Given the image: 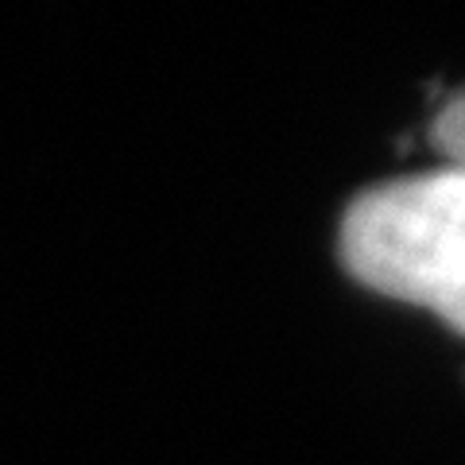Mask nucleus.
Masks as SVG:
<instances>
[{
  "mask_svg": "<svg viewBox=\"0 0 465 465\" xmlns=\"http://www.w3.org/2000/svg\"><path fill=\"white\" fill-rule=\"evenodd\" d=\"M430 140L434 148L446 155V163H461L465 167V90L454 94L434 116V128H430Z\"/></svg>",
  "mask_w": 465,
  "mask_h": 465,
  "instance_id": "nucleus-2",
  "label": "nucleus"
},
{
  "mask_svg": "<svg viewBox=\"0 0 465 465\" xmlns=\"http://www.w3.org/2000/svg\"><path fill=\"white\" fill-rule=\"evenodd\" d=\"M341 264L376 295L423 307L465 338V167L403 174L349 202Z\"/></svg>",
  "mask_w": 465,
  "mask_h": 465,
  "instance_id": "nucleus-1",
  "label": "nucleus"
}]
</instances>
